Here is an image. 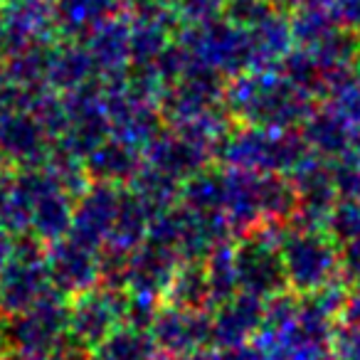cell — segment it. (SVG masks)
I'll return each instance as SVG.
<instances>
[{
    "label": "cell",
    "mask_w": 360,
    "mask_h": 360,
    "mask_svg": "<svg viewBox=\"0 0 360 360\" xmlns=\"http://www.w3.org/2000/svg\"><path fill=\"white\" fill-rule=\"evenodd\" d=\"M314 106V96L294 84L279 67L245 70L225 84V109L235 124L299 129Z\"/></svg>",
    "instance_id": "1"
},
{
    "label": "cell",
    "mask_w": 360,
    "mask_h": 360,
    "mask_svg": "<svg viewBox=\"0 0 360 360\" xmlns=\"http://www.w3.org/2000/svg\"><path fill=\"white\" fill-rule=\"evenodd\" d=\"M309 155L299 129H264L235 124L220 141L215 163L245 173L289 175Z\"/></svg>",
    "instance_id": "2"
},
{
    "label": "cell",
    "mask_w": 360,
    "mask_h": 360,
    "mask_svg": "<svg viewBox=\"0 0 360 360\" xmlns=\"http://www.w3.org/2000/svg\"><path fill=\"white\" fill-rule=\"evenodd\" d=\"M286 286L294 294H311L330 281L340 279L338 245L326 235L323 227L289 225L279 237Z\"/></svg>",
    "instance_id": "3"
},
{
    "label": "cell",
    "mask_w": 360,
    "mask_h": 360,
    "mask_svg": "<svg viewBox=\"0 0 360 360\" xmlns=\"http://www.w3.org/2000/svg\"><path fill=\"white\" fill-rule=\"evenodd\" d=\"M286 225H259L232 242L237 289L266 301L286 291L279 237Z\"/></svg>",
    "instance_id": "4"
},
{
    "label": "cell",
    "mask_w": 360,
    "mask_h": 360,
    "mask_svg": "<svg viewBox=\"0 0 360 360\" xmlns=\"http://www.w3.org/2000/svg\"><path fill=\"white\" fill-rule=\"evenodd\" d=\"M11 358L8 360H47L67 333V296L50 289L42 299L13 316H3Z\"/></svg>",
    "instance_id": "5"
},
{
    "label": "cell",
    "mask_w": 360,
    "mask_h": 360,
    "mask_svg": "<svg viewBox=\"0 0 360 360\" xmlns=\"http://www.w3.org/2000/svg\"><path fill=\"white\" fill-rule=\"evenodd\" d=\"M180 47L193 62L217 72L225 79L252 70V47L247 30L232 20H202L193 22L178 37Z\"/></svg>",
    "instance_id": "6"
},
{
    "label": "cell",
    "mask_w": 360,
    "mask_h": 360,
    "mask_svg": "<svg viewBox=\"0 0 360 360\" xmlns=\"http://www.w3.org/2000/svg\"><path fill=\"white\" fill-rule=\"evenodd\" d=\"M50 289L45 245L27 232L15 235L11 257L0 266V316L27 309Z\"/></svg>",
    "instance_id": "7"
},
{
    "label": "cell",
    "mask_w": 360,
    "mask_h": 360,
    "mask_svg": "<svg viewBox=\"0 0 360 360\" xmlns=\"http://www.w3.org/2000/svg\"><path fill=\"white\" fill-rule=\"evenodd\" d=\"M126 306L129 296L121 286L99 281L67 299V333L84 348H91L126 323Z\"/></svg>",
    "instance_id": "8"
},
{
    "label": "cell",
    "mask_w": 360,
    "mask_h": 360,
    "mask_svg": "<svg viewBox=\"0 0 360 360\" xmlns=\"http://www.w3.org/2000/svg\"><path fill=\"white\" fill-rule=\"evenodd\" d=\"M148 330L158 345L160 355L168 360L198 358L212 348L210 311L186 309L178 304H163L153 314Z\"/></svg>",
    "instance_id": "9"
},
{
    "label": "cell",
    "mask_w": 360,
    "mask_h": 360,
    "mask_svg": "<svg viewBox=\"0 0 360 360\" xmlns=\"http://www.w3.org/2000/svg\"><path fill=\"white\" fill-rule=\"evenodd\" d=\"M55 139L30 109L0 111V163L8 170L40 168L50 158Z\"/></svg>",
    "instance_id": "10"
},
{
    "label": "cell",
    "mask_w": 360,
    "mask_h": 360,
    "mask_svg": "<svg viewBox=\"0 0 360 360\" xmlns=\"http://www.w3.org/2000/svg\"><path fill=\"white\" fill-rule=\"evenodd\" d=\"M289 180L296 193V212L291 222L304 227H323L330 207L340 198L333 160L309 153L289 173Z\"/></svg>",
    "instance_id": "11"
},
{
    "label": "cell",
    "mask_w": 360,
    "mask_h": 360,
    "mask_svg": "<svg viewBox=\"0 0 360 360\" xmlns=\"http://www.w3.org/2000/svg\"><path fill=\"white\" fill-rule=\"evenodd\" d=\"M143 163L168 178L186 183L198 170L215 163V150L180 126H163L160 134L143 148Z\"/></svg>",
    "instance_id": "12"
},
{
    "label": "cell",
    "mask_w": 360,
    "mask_h": 360,
    "mask_svg": "<svg viewBox=\"0 0 360 360\" xmlns=\"http://www.w3.org/2000/svg\"><path fill=\"white\" fill-rule=\"evenodd\" d=\"M50 284L62 296H75L101 281V252L65 235L45 245Z\"/></svg>",
    "instance_id": "13"
},
{
    "label": "cell",
    "mask_w": 360,
    "mask_h": 360,
    "mask_svg": "<svg viewBox=\"0 0 360 360\" xmlns=\"http://www.w3.org/2000/svg\"><path fill=\"white\" fill-rule=\"evenodd\" d=\"M121 191H124L121 186L89 180V186L75 198L70 235L101 252L119 215Z\"/></svg>",
    "instance_id": "14"
},
{
    "label": "cell",
    "mask_w": 360,
    "mask_h": 360,
    "mask_svg": "<svg viewBox=\"0 0 360 360\" xmlns=\"http://www.w3.org/2000/svg\"><path fill=\"white\" fill-rule=\"evenodd\" d=\"M180 262H183V257L175 250L160 245V242L143 240L126 257L121 289H126L134 296L163 301L165 289H168Z\"/></svg>",
    "instance_id": "15"
},
{
    "label": "cell",
    "mask_w": 360,
    "mask_h": 360,
    "mask_svg": "<svg viewBox=\"0 0 360 360\" xmlns=\"http://www.w3.org/2000/svg\"><path fill=\"white\" fill-rule=\"evenodd\" d=\"M264 323V301L245 291H237L210 311L212 348L217 345L250 343Z\"/></svg>",
    "instance_id": "16"
},
{
    "label": "cell",
    "mask_w": 360,
    "mask_h": 360,
    "mask_svg": "<svg viewBox=\"0 0 360 360\" xmlns=\"http://www.w3.org/2000/svg\"><path fill=\"white\" fill-rule=\"evenodd\" d=\"M355 126L343 114L333 109L326 101H316L311 114L299 126V134L304 139L309 153L326 160H338L345 155L350 141L355 136Z\"/></svg>",
    "instance_id": "17"
},
{
    "label": "cell",
    "mask_w": 360,
    "mask_h": 360,
    "mask_svg": "<svg viewBox=\"0 0 360 360\" xmlns=\"http://www.w3.org/2000/svg\"><path fill=\"white\" fill-rule=\"evenodd\" d=\"M91 82H99V72L84 42L67 40V37L65 42H52L47 52V86L55 89L57 94H65Z\"/></svg>",
    "instance_id": "18"
},
{
    "label": "cell",
    "mask_w": 360,
    "mask_h": 360,
    "mask_svg": "<svg viewBox=\"0 0 360 360\" xmlns=\"http://www.w3.org/2000/svg\"><path fill=\"white\" fill-rule=\"evenodd\" d=\"M141 165H143V150L134 148L114 136L104 139L84 155V170L89 180H101V183H111V186L121 188L134 180Z\"/></svg>",
    "instance_id": "19"
},
{
    "label": "cell",
    "mask_w": 360,
    "mask_h": 360,
    "mask_svg": "<svg viewBox=\"0 0 360 360\" xmlns=\"http://www.w3.org/2000/svg\"><path fill=\"white\" fill-rule=\"evenodd\" d=\"M150 212L129 188L121 191V205H119V215H116V222L111 227V235L106 240V245L101 247V255L109 257H126L146 240L148 235V225H150Z\"/></svg>",
    "instance_id": "20"
},
{
    "label": "cell",
    "mask_w": 360,
    "mask_h": 360,
    "mask_svg": "<svg viewBox=\"0 0 360 360\" xmlns=\"http://www.w3.org/2000/svg\"><path fill=\"white\" fill-rule=\"evenodd\" d=\"M124 3L126 0H57V6H52L57 30L67 40L86 37L101 22L119 18Z\"/></svg>",
    "instance_id": "21"
},
{
    "label": "cell",
    "mask_w": 360,
    "mask_h": 360,
    "mask_svg": "<svg viewBox=\"0 0 360 360\" xmlns=\"http://www.w3.org/2000/svg\"><path fill=\"white\" fill-rule=\"evenodd\" d=\"M89 360H165L146 326L121 323L89 348Z\"/></svg>",
    "instance_id": "22"
},
{
    "label": "cell",
    "mask_w": 360,
    "mask_h": 360,
    "mask_svg": "<svg viewBox=\"0 0 360 360\" xmlns=\"http://www.w3.org/2000/svg\"><path fill=\"white\" fill-rule=\"evenodd\" d=\"M163 301L186 306V309L210 311V289L202 259H183L165 289Z\"/></svg>",
    "instance_id": "23"
},
{
    "label": "cell",
    "mask_w": 360,
    "mask_h": 360,
    "mask_svg": "<svg viewBox=\"0 0 360 360\" xmlns=\"http://www.w3.org/2000/svg\"><path fill=\"white\" fill-rule=\"evenodd\" d=\"M180 186H183V183L168 178L165 173L155 170L153 165L143 163L139 173L134 175V180L124 188H129V191L134 193V195L139 198L146 207H148L150 215L155 217V215H160V212L170 210V207L178 202Z\"/></svg>",
    "instance_id": "24"
},
{
    "label": "cell",
    "mask_w": 360,
    "mask_h": 360,
    "mask_svg": "<svg viewBox=\"0 0 360 360\" xmlns=\"http://www.w3.org/2000/svg\"><path fill=\"white\" fill-rule=\"evenodd\" d=\"M232 242L217 245L215 250L202 259V264H205V276H207V289H210V311L240 291L237 289L235 262H232Z\"/></svg>",
    "instance_id": "25"
},
{
    "label": "cell",
    "mask_w": 360,
    "mask_h": 360,
    "mask_svg": "<svg viewBox=\"0 0 360 360\" xmlns=\"http://www.w3.org/2000/svg\"><path fill=\"white\" fill-rule=\"evenodd\" d=\"M323 230L335 245L360 232V198H338L323 222Z\"/></svg>",
    "instance_id": "26"
},
{
    "label": "cell",
    "mask_w": 360,
    "mask_h": 360,
    "mask_svg": "<svg viewBox=\"0 0 360 360\" xmlns=\"http://www.w3.org/2000/svg\"><path fill=\"white\" fill-rule=\"evenodd\" d=\"M335 360H360V323L340 319L330 335Z\"/></svg>",
    "instance_id": "27"
},
{
    "label": "cell",
    "mask_w": 360,
    "mask_h": 360,
    "mask_svg": "<svg viewBox=\"0 0 360 360\" xmlns=\"http://www.w3.org/2000/svg\"><path fill=\"white\" fill-rule=\"evenodd\" d=\"M163 3L173 11V15L178 20H188L193 25V22L215 18L217 11L225 8L227 0H163Z\"/></svg>",
    "instance_id": "28"
},
{
    "label": "cell",
    "mask_w": 360,
    "mask_h": 360,
    "mask_svg": "<svg viewBox=\"0 0 360 360\" xmlns=\"http://www.w3.org/2000/svg\"><path fill=\"white\" fill-rule=\"evenodd\" d=\"M338 269L348 286L360 284V232L338 245Z\"/></svg>",
    "instance_id": "29"
},
{
    "label": "cell",
    "mask_w": 360,
    "mask_h": 360,
    "mask_svg": "<svg viewBox=\"0 0 360 360\" xmlns=\"http://www.w3.org/2000/svg\"><path fill=\"white\" fill-rule=\"evenodd\" d=\"M205 360H266L264 350L250 340V343H237V345H217L210 348Z\"/></svg>",
    "instance_id": "30"
},
{
    "label": "cell",
    "mask_w": 360,
    "mask_h": 360,
    "mask_svg": "<svg viewBox=\"0 0 360 360\" xmlns=\"http://www.w3.org/2000/svg\"><path fill=\"white\" fill-rule=\"evenodd\" d=\"M47 360H89V348H84L70 333H65V338L52 348Z\"/></svg>",
    "instance_id": "31"
},
{
    "label": "cell",
    "mask_w": 360,
    "mask_h": 360,
    "mask_svg": "<svg viewBox=\"0 0 360 360\" xmlns=\"http://www.w3.org/2000/svg\"><path fill=\"white\" fill-rule=\"evenodd\" d=\"M343 319L360 323V284H353L348 289V296H345V306H343Z\"/></svg>",
    "instance_id": "32"
},
{
    "label": "cell",
    "mask_w": 360,
    "mask_h": 360,
    "mask_svg": "<svg viewBox=\"0 0 360 360\" xmlns=\"http://www.w3.org/2000/svg\"><path fill=\"white\" fill-rule=\"evenodd\" d=\"M340 18L355 32H360V0H340Z\"/></svg>",
    "instance_id": "33"
},
{
    "label": "cell",
    "mask_w": 360,
    "mask_h": 360,
    "mask_svg": "<svg viewBox=\"0 0 360 360\" xmlns=\"http://www.w3.org/2000/svg\"><path fill=\"white\" fill-rule=\"evenodd\" d=\"M13 242H15V235H13L11 230H6V227L0 225V266L6 264L8 257H11V252H13Z\"/></svg>",
    "instance_id": "34"
},
{
    "label": "cell",
    "mask_w": 360,
    "mask_h": 360,
    "mask_svg": "<svg viewBox=\"0 0 360 360\" xmlns=\"http://www.w3.org/2000/svg\"><path fill=\"white\" fill-rule=\"evenodd\" d=\"M11 358V345H8V335H6V326H3V316H0V360Z\"/></svg>",
    "instance_id": "35"
},
{
    "label": "cell",
    "mask_w": 360,
    "mask_h": 360,
    "mask_svg": "<svg viewBox=\"0 0 360 360\" xmlns=\"http://www.w3.org/2000/svg\"><path fill=\"white\" fill-rule=\"evenodd\" d=\"M168 360V358H165ZM175 360H205V355H198V358H175Z\"/></svg>",
    "instance_id": "36"
},
{
    "label": "cell",
    "mask_w": 360,
    "mask_h": 360,
    "mask_svg": "<svg viewBox=\"0 0 360 360\" xmlns=\"http://www.w3.org/2000/svg\"><path fill=\"white\" fill-rule=\"evenodd\" d=\"M0 168H6V165H3V163H0Z\"/></svg>",
    "instance_id": "37"
},
{
    "label": "cell",
    "mask_w": 360,
    "mask_h": 360,
    "mask_svg": "<svg viewBox=\"0 0 360 360\" xmlns=\"http://www.w3.org/2000/svg\"><path fill=\"white\" fill-rule=\"evenodd\" d=\"M0 3H3V0H0Z\"/></svg>",
    "instance_id": "38"
}]
</instances>
